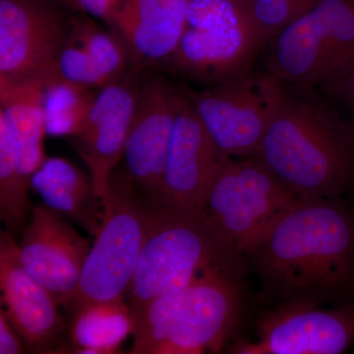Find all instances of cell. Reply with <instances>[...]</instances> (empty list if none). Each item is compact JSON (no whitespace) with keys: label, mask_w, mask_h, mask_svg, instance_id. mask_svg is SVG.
Here are the masks:
<instances>
[{"label":"cell","mask_w":354,"mask_h":354,"mask_svg":"<svg viewBox=\"0 0 354 354\" xmlns=\"http://www.w3.org/2000/svg\"><path fill=\"white\" fill-rule=\"evenodd\" d=\"M244 256L277 305L354 301V209L298 200Z\"/></svg>","instance_id":"6da1fadb"},{"label":"cell","mask_w":354,"mask_h":354,"mask_svg":"<svg viewBox=\"0 0 354 354\" xmlns=\"http://www.w3.org/2000/svg\"><path fill=\"white\" fill-rule=\"evenodd\" d=\"M253 158L298 200L344 199L354 190V127L315 86L286 84Z\"/></svg>","instance_id":"7a4b0ae2"},{"label":"cell","mask_w":354,"mask_h":354,"mask_svg":"<svg viewBox=\"0 0 354 354\" xmlns=\"http://www.w3.org/2000/svg\"><path fill=\"white\" fill-rule=\"evenodd\" d=\"M243 271L209 272L133 312L132 354L220 353L241 319Z\"/></svg>","instance_id":"3957f363"},{"label":"cell","mask_w":354,"mask_h":354,"mask_svg":"<svg viewBox=\"0 0 354 354\" xmlns=\"http://www.w3.org/2000/svg\"><path fill=\"white\" fill-rule=\"evenodd\" d=\"M146 235L131 286L130 311L221 270L243 271L244 257L218 236L201 209L143 208Z\"/></svg>","instance_id":"277c9868"},{"label":"cell","mask_w":354,"mask_h":354,"mask_svg":"<svg viewBox=\"0 0 354 354\" xmlns=\"http://www.w3.org/2000/svg\"><path fill=\"white\" fill-rule=\"evenodd\" d=\"M265 46L247 0H190L183 36L165 65L209 87L252 72Z\"/></svg>","instance_id":"5b68a950"},{"label":"cell","mask_w":354,"mask_h":354,"mask_svg":"<svg viewBox=\"0 0 354 354\" xmlns=\"http://www.w3.org/2000/svg\"><path fill=\"white\" fill-rule=\"evenodd\" d=\"M265 48L268 73L318 87L354 59V0H318Z\"/></svg>","instance_id":"8992f818"},{"label":"cell","mask_w":354,"mask_h":354,"mask_svg":"<svg viewBox=\"0 0 354 354\" xmlns=\"http://www.w3.org/2000/svg\"><path fill=\"white\" fill-rule=\"evenodd\" d=\"M297 201L255 158H230L214 178L201 211L223 242L244 256Z\"/></svg>","instance_id":"52a82bcc"},{"label":"cell","mask_w":354,"mask_h":354,"mask_svg":"<svg viewBox=\"0 0 354 354\" xmlns=\"http://www.w3.org/2000/svg\"><path fill=\"white\" fill-rule=\"evenodd\" d=\"M183 94L184 88L153 68L142 70L134 118L109 187L127 191L144 208L160 202L167 150Z\"/></svg>","instance_id":"ba28073f"},{"label":"cell","mask_w":354,"mask_h":354,"mask_svg":"<svg viewBox=\"0 0 354 354\" xmlns=\"http://www.w3.org/2000/svg\"><path fill=\"white\" fill-rule=\"evenodd\" d=\"M101 227L91 246L68 311L127 298L146 235L143 207L127 191L109 185L102 199Z\"/></svg>","instance_id":"9c48e42d"},{"label":"cell","mask_w":354,"mask_h":354,"mask_svg":"<svg viewBox=\"0 0 354 354\" xmlns=\"http://www.w3.org/2000/svg\"><path fill=\"white\" fill-rule=\"evenodd\" d=\"M186 91L221 152L252 158L281 106L285 85L267 71H252L202 91Z\"/></svg>","instance_id":"30bf717a"},{"label":"cell","mask_w":354,"mask_h":354,"mask_svg":"<svg viewBox=\"0 0 354 354\" xmlns=\"http://www.w3.org/2000/svg\"><path fill=\"white\" fill-rule=\"evenodd\" d=\"M53 0H0V81L46 83L71 28Z\"/></svg>","instance_id":"8fae6325"},{"label":"cell","mask_w":354,"mask_h":354,"mask_svg":"<svg viewBox=\"0 0 354 354\" xmlns=\"http://www.w3.org/2000/svg\"><path fill=\"white\" fill-rule=\"evenodd\" d=\"M258 339L236 341L234 354H341L354 342V301L332 305L279 304L258 319Z\"/></svg>","instance_id":"7c38bea8"},{"label":"cell","mask_w":354,"mask_h":354,"mask_svg":"<svg viewBox=\"0 0 354 354\" xmlns=\"http://www.w3.org/2000/svg\"><path fill=\"white\" fill-rule=\"evenodd\" d=\"M0 290L6 315L32 353H70L69 324L53 295L21 263L18 242L0 234Z\"/></svg>","instance_id":"4fadbf2b"},{"label":"cell","mask_w":354,"mask_h":354,"mask_svg":"<svg viewBox=\"0 0 354 354\" xmlns=\"http://www.w3.org/2000/svg\"><path fill=\"white\" fill-rule=\"evenodd\" d=\"M142 70L133 65L123 75L99 88L82 125L68 138L87 165L95 195L101 201L127 144Z\"/></svg>","instance_id":"5bb4252c"},{"label":"cell","mask_w":354,"mask_h":354,"mask_svg":"<svg viewBox=\"0 0 354 354\" xmlns=\"http://www.w3.org/2000/svg\"><path fill=\"white\" fill-rule=\"evenodd\" d=\"M18 243L21 263L68 310L78 288L90 241L70 221L44 204L32 209Z\"/></svg>","instance_id":"9a60e30c"},{"label":"cell","mask_w":354,"mask_h":354,"mask_svg":"<svg viewBox=\"0 0 354 354\" xmlns=\"http://www.w3.org/2000/svg\"><path fill=\"white\" fill-rule=\"evenodd\" d=\"M230 158L209 136L184 88L157 205L201 209L214 178Z\"/></svg>","instance_id":"2e32d148"},{"label":"cell","mask_w":354,"mask_h":354,"mask_svg":"<svg viewBox=\"0 0 354 354\" xmlns=\"http://www.w3.org/2000/svg\"><path fill=\"white\" fill-rule=\"evenodd\" d=\"M190 0H127L111 23L140 68L165 65L185 26Z\"/></svg>","instance_id":"e0dca14e"},{"label":"cell","mask_w":354,"mask_h":354,"mask_svg":"<svg viewBox=\"0 0 354 354\" xmlns=\"http://www.w3.org/2000/svg\"><path fill=\"white\" fill-rule=\"evenodd\" d=\"M30 185L44 206L95 236L101 227L102 205L91 176L64 158L46 157L32 174Z\"/></svg>","instance_id":"ac0fdd59"},{"label":"cell","mask_w":354,"mask_h":354,"mask_svg":"<svg viewBox=\"0 0 354 354\" xmlns=\"http://www.w3.org/2000/svg\"><path fill=\"white\" fill-rule=\"evenodd\" d=\"M43 82L0 81V114L12 134L21 171L28 180L46 156L44 140L46 120L43 109Z\"/></svg>","instance_id":"d6986e66"},{"label":"cell","mask_w":354,"mask_h":354,"mask_svg":"<svg viewBox=\"0 0 354 354\" xmlns=\"http://www.w3.org/2000/svg\"><path fill=\"white\" fill-rule=\"evenodd\" d=\"M133 330L125 298L86 305L70 314V353H116Z\"/></svg>","instance_id":"ffe728a7"},{"label":"cell","mask_w":354,"mask_h":354,"mask_svg":"<svg viewBox=\"0 0 354 354\" xmlns=\"http://www.w3.org/2000/svg\"><path fill=\"white\" fill-rule=\"evenodd\" d=\"M30 181L19 164L15 143L6 118L0 114V218L6 232L19 237L32 218Z\"/></svg>","instance_id":"44dd1931"},{"label":"cell","mask_w":354,"mask_h":354,"mask_svg":"<svg viewBox=\"0 0 354 354\" xmlns=\"http://www.w3.org/2000/svg\"><path fill=\"white\" fill-rule=\"evenodd\" d=\"M97 90L77 85L57 77L43 86V109L46 135L73 136L81 127Z\"/></svg>","instance_id":"7402d4cb"},{"label":"cell","mask_w":354,"mask_h":354,"mask_svg":"<svg viewBox=\"0 0 354 354\" xmlns=\"http://www.w3.org/2000/svg\"><path fill=\"white\" fill-rule=\"evenodd\" d=\"M70 32L83 44L95 68L109 83L123 75L134 65L122 37L115 30L106 31L90 16H73Z\"/></svg>","instance_id":"603a6c76"},{"label":"cell","mask_w":354,"mask_h":354,"mask_svg":"<svg viewBox=\"0 0 354 354\" xmlns=\"http://www.w3.org/2000/svg\"><path fill=\"white\" fill-rule=\"evenodd\" d=\"M266 44L304 15L318 0H247Z\"/></svg>","instance_id":"cb8c5ba5"},{"label":"cell","mask_w":354,"mask_h":354,"mask_svg":"<svg viewBox=\"0 0 354 354\" xmlns=\"http://www.w3.org/2000/svg\"><path fill=\"white\" fill-rule=\"evenodd\" d=\"M57 70L58 76L64 80L84 87L99 90L109 84L99 70L95 68L83 44L71 32H69L58 55Z\"/></svg>","instance_id":"d4e9b609"},{"label":"cell","mask_w":354,"mask_h":354,"mask_svg":"<svg viewBox=\"0 0 354 354\" xmlns=\"http://www.w3.org/2000/svg\"><path fill=\"white\" fill-rule=\"evenodd\" d=\"M318 88L346 111L354 127V59L325 79Z\"/></svg>","instance_id":"484cf974"},{"label":"cell","mask_w":354,"mask_h":354,"mask_svg":"<svg viewBox=\"0 0 354 354\" xmlns=\"http://www.w3.org/2000/svg\"><path fill=\"white\" fill-rule=\"evenodd\" d=\"M65 6L81 14L113 23L116 14L127 0H60Z\"/></svg>","instance_id":"4316f807"},{"label":"cell","mask_w":354,"mask_h":354,"mask_svg":"<svg viewBox=\"0 0 354 354\" xmlns=\"http://www.w3.org/2000/svg\"><path fill=\"white\" fill-rule=\"evenodd\" d=\"M26 346L19 334L9 322L3 308L0 310V354L25 353Z\"/></svg>","instance_id":"83f0119b"}]
</instances>
